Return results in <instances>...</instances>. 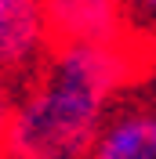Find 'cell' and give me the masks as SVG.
I'll return each instance as SVG.
<instances>
[{"instance_id": "1", "label": "cell", "mask_w": 156, "mask_h": 159, "mask_svg": "<svg viewBox=\"0 0 156 159\" xmlns=\"http://www.w3.org/2000/svg\"><path fill=\"white\" fill-rule=\"evenodd\" d=\"M142 69L127 40L55 47L40 80L11 105L7 159H87L102 119L120 90Z\"/></svg>"}, {"instance_id": "2", "label": "cell", "mask_w": 156, "mask_h": 159, "mask_svg": "<svg viewBox=\"0 0 156 159\" xmlns=\"http://www.w3.org/2000/svg\"><path fill=\"white\" fill-rule=\"evenodd\" d=\"M51 47L127 40L124 0H37Z\"/></svg>"}, {"instance_id": "3", "label": "cell", "mask_w": 156, "mask_h": 159, "mask_svg": "<svg viewBox=\"0 0 156 159\" xmlns=\"http://www.w3.org/2000/svg\"><path fill=\"white\" fill-rule=\"evenodd\" d=\"M51 51L37 0H0V80L29 76Z\"/></svg>"}, {"instance_id": "4", "label": "cell", "mask_w": 156, "mask_h": 159, "mask_svg": "<svg viewBox=\"0 0 156 159\" xmlns=\"http://www.w3.org/2000/svg\"><path fill=\"white\" fill-rule=\"evenodd\" d=\"M87 159H156V109L109 112L91 141Z\"/></svg>"}, {"instance_id": "5", "label": "cell", "mask_w": 156, "mask_h": 159, "mask_svg": "<svg viewBox=\"0 0 156 159\" xmlns=\"http://www.w3.org/2000/svg\"><path fill=\"white\" fill-rule=\"evenodd\" d=\"M124 11H127V22L134 18L142 25H156V0H124Z\"/></svg>"}, {"instance_id": "6", "label": "cell", "mask_w": 156, "mask_h": 159, "mask_svg": "<svg viewBox=\"0 0 156 159\" xmlns=\"http://www.w3.org/2000/svg\"><path fill=\"white\" fill-rule=\"evenodd\" d=\"M11 105H15V94L11 87L0 80V148H4V134H7V119H11Z\"/></svg>"}]
</instances>
